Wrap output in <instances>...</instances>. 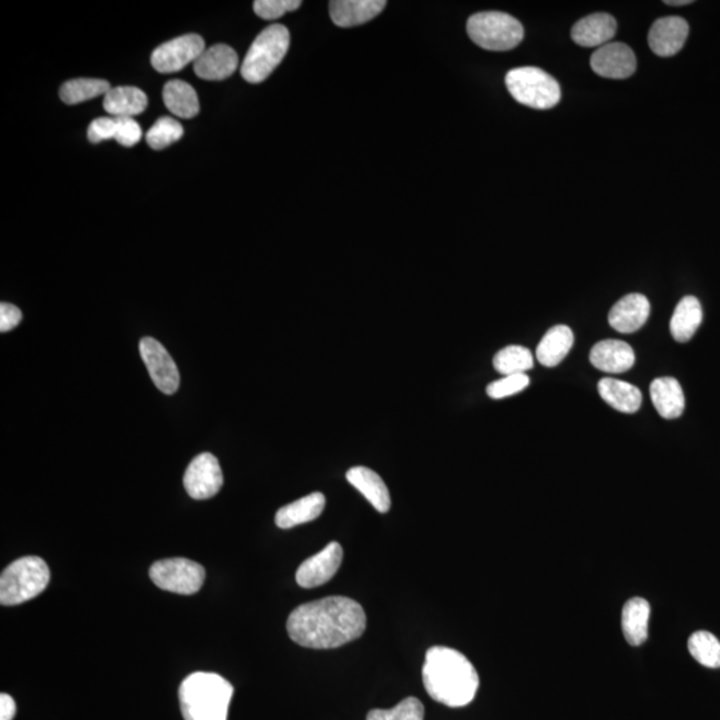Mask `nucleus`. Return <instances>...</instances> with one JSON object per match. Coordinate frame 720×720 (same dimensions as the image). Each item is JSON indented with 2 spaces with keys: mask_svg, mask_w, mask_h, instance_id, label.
<instances>
[{
  "mask_svg": "<svg viewBox=\"0 0 720 720\" xmlns=\"http://www.w3.org/2000/svg\"><path fill=\"white\" fill-rule=\"evenodd\" d=\"M366 612L347 596H327L300 604L287 620V632L299 646L328 650L359 639L366 630Z\"/></svg>",
  "mask_w": 720,
  "mask_h": 720,
  "instance_id": "obj_1",
  "label": "nucleus"
},
{
  "mask_svg": "<svg viewBox=\"0 0 720 720\" xmlns=\"http://www.w3.org/2000/svg\"><path fill=\"white\" fill-rule=\"evenodd\" d=\"M422 678L427 694L448 707L467 706L479 688V675L474 664L462 652L450 647L428 648Z\"/></svg>",
  "mask_w": 720,
  "mask_h": 720,
  "instance_id": "obj_2",
  "label": "nucleus"
},
{
  "mask_svg": "<svg viewBox=\"0 0 720 720\" xmlns=\"http://www.w3.org/2000/svg\"><path fill=\"white\" fill-rule=\"evenodd\" d=\"M234 687L212 672H194L179 687L184 720H227Z\"/></svg>",
  "mask_w": 720,
  "mask_h": 720,
  "instance_id": "obj_3",
  "label": "nucleus"
},
{
  "mask_svg": "<svg viewBox=\"0 0 720 720\" xmlns=\"http://www.w3.org/2000/svg\"><path fill=\"white\" fill-rule=\"evenodd\" d=\"M50 583V568L39 556H24L4 568L0 576V603L16 606L36 598Z\"/></svg>",
  "mask_w": 720,
  "mask_h": 720,
  "instance_id": "obj_4",
  "label": "nucleus"
},
{
  "mask_svg": "<svg viewBox=\"0 0 720 720\" xmlns=\"http://www.w3.org/2000/svg\"><path fill=\"white\" fill-rule=\"evenodd\" d=\"M290 47V31L282 24L264 28L251 44L240 72L248 83H262L282 63Z\"/></svg>",
  "mask_w": 720,
  "mask_h": 720,
  "instance_id": "obj_5",
  "label": "nucleus"
},
{
  "mask_svg": "<svg viewBox=\"0 0 720 720\" xmlns=\"http://www.w3.org/2000/svg\"><path fill=\"white\" fill-rule=\"evenodd\" d=\"M467 34L472 42L488 51H510L524 38L522 23L498 11L472 15L467 22Z\"/></svg>",
  "mask_w": 720,
  "mask_h": 720,
  "instance_id": "obj_6",
  "label": "nucleus"
},
{
  "mask_svg": "<svg viewBox=\"0 0 720 720\" xmlns=\"http://www.w3.org/2000/svg\"><path fill=\"white\" fill-rule=\"evenodd\" d=\"M506 86L512 98L535 110H548L559 103V83L538 67H519L508 71Z\"/></svg>",
  "mask_w": 720,
  "mask_h": 720,
  "instance_id": "obj_7",
  "label": "nucleus"
},
{
  "mask_svg": "<svg viewBox=\"0 0 720 720\" xmlns=\"http://www.w3.org/2000/svg\"><path fill=\"white\" fill-rule=\"evenodd\" d=\"M150 578L162 590L180 595L196 594L202 588L206 571L186 558L159 560L150 568Z\"/></svg>",
  "mask_w": 720,
  "mask_h": 720,
  "instance_id": "obj_8",
  "label": "nucleus"
},
{
  "mask_svg": "<svg viewBox=\"0 0 720 720\" xmlns=\"http://www.w3.org/2000/svg\"><path fill=\"white\" fill-rule=\"evenodd\" d=\"M206 50L202 36L188 34L179 36L155 48L151 55V64L160 74H172L183 70Z\"/></svg>",
  "mask_w": 720,
  "mask_h": 720,
  "instance_id": "obj_9",
  "label": "nucleus"
},
{
  "mask_svg": "<svg viewBox=\"0 0 720 720\" xmlns=\"http://www.w3.org/2000/svg\"><path fill=\"white\" fill-rule=\"evenodd\" d=\"M139 351L155 386L163 394H175L179 390V370L163 344L146 336L140 340Z\"/></svg>",
  "mask_w": 720,
  "mask_h": 720,
  "instance_id": "obj_10",
  "label": "nucleus"
},
{
  "mask_svg": "<svg viewBox=\"0 0 720 720\" xmlns=\"http://www.w3.org/2000/svg\"><path fill=\"white\" fill-rule=\"evenodd\" d=\"M184 488L192 499H210L223 486V472L218 459L210 452H203L192 459L184 474Z\"/></svg>",
  "mask_w": 720,
  "mask_h": 720,
  "instance_id": "obj_11",
  "label": "nucleus"
},
{
  "mask_svg": "<svg viewBox=\"0 0 720 720\" xmlns=\"http://www.w3.org/2000/svg\"><path fill=\"white\" fill-rule=\"evenodd\" d=\"M343 548L338 542L328 543L322 551L300 564L296 571V583L303 588L323 586L330 582L340 568Z\"/></svg>",
  "mask_w": 720,
  "mask_h": 720,
  "instance_id": "obj_12",
  "label": "nucleus"
},
{
  "mask_svg": "<svg viewBox=\"0 0 720 720\" xmlns=\"http://www.w3.org/2000/svg\"><path fill=\"white\" fill-rule=\"evenodd\" d=\"M591 68L603 78H630L636 70V56L627 44L608 43L592 54Z\"/></svg>",
  "mask_w": 720,
  "mask_h": 720,
  "instance_id": "obj_13",
  "label": "nucleus"
},
{
  "mask_svg": "<svg viewBox=\"0 0 720 720\" xmlns=\"http://www.w3.org/2000/svg\"><path fill=\"white\" fill-rule=\"evenodd\" d=\"M688 23L680 16H664L652 24L648 32V46L662 58L678 54L686 43Z\"/></svg>",
  "mask_w": 720,
  "mask_h": 720,
  "instance_id": "obj_14",
  "label": "nucleus"
},
{
  "mask_svg": "<svg viewBox=\"0 0 720 720\" xmlns=\"http://www.w3.org/2000/svg\"><path fill=\"white\" fill-rule=\"evenodd\" d=\"M651 306L646 296L628 294L614 304L608 314V323L622 334L640 330L650 316Z\"/></svg>",
  "mask_w": 720,
  "mask_h": 720,
  "instance_id": "obj_15",
  "label": "nucleus"
},
{
  "mask_svg": "<svg viewBox=\"0 0 720 720\" xmlns=\"http://www.w3.org/2000/svg\"><path fill=\"white\" fill-rule=\"evenodd\" d=\"M239 58L234 48L227 44H215L206 48L195 60V74L204 80H223L230 78L238 70Z\"/></svg>",
  "mask_w": 720,
  "mask_h": 720,
  "instance_id": "obj_16",
  "label": "nucleus"
},
{
  "mask_svg": "<svg viewBox=\"0 0 720 720\" xmlns=\"http://www.w3.org/2000/svg\"><path fill=\"white\" fill-rule=\"evenodd\" d=\"M590 360L596 370L622 374L634 366L635 354L630 344L623 340L607 339L592 347Z\"/></svg>",
  "mask_w": 720,
  "mask_h": 720,
  "instance_id": "obj_17",
  "label": "nucleus"
},
{
  "mask_svg": "<svg viewBox=\"0 0 720 720\" xmlns=\"http://www.w3.org/2000/svg\"><path fill=\"white\" fill-rule=\"evenodd\" d=\"M618 30V24L614 16L603 14H592L584 16L574 24L571 30V38L576 44L582 47H603L614 38Z\"/></svg>",
  "mask_w": 720,
  "mask_h": 720,
  "instance_id": "obj_18",
  "label": "nucleus"
},
{
  "mask_svg": "<svg viewBox=\"0 0 720 720\" xmlns=\"http://www.w3.org/2000/svg\"><path fill=\"white\" fill-rule=\"evenodd\" d=\"M386 6L384 0H334L330 15L338 27H355L375 19Z\"/></svg>",
  "mask_w": 720,
  "mask_h": 720,
  "instance_id": "obj_19",
  "label": "nucleus"
},
{
  "mask_svg": "<svg viewBox=\"0 0 720 720\" xmlns=\"http://www.w3.org/2000/svg\"><path fill=\"white\" fill-rule=\"evenodd\" d=\"M346 478L372 504L376 511L387 512L391 508V496L384 480L375 471L356 466L347 471Z\"/></svg>",
  "mask_w": 720,
  "mask_h": 720,
  "instance_id": "obj_20",
  "label": "nucleus"
},
{
  "mask_svg": "<svg viewBox=\"0 0 720 720\" xmlns=\"http://www.w3.org/2000/svg\"><path fill=\"white\" fill-rule=\"evenodd\" d=\"M324 506H326V498L322 492H312L310 495L303 496V498L279 508L275 515L276 526L288 530L299 524L312 522L319 518Z\"/></svg>",
  "mask_w": 720,
  "mask_h": 720,
  "instance_id": "obj_21",
  "label": "nucleus"
},
{
  "mask_svg": "<svg viewBox=\"0 0 720 720\" xmlns=\"http://www.w3.org/2000/svg\"><path fill=\"white\" fill-rule=\"evenodd\" d=\"M148 104L147 95L138 87L111 88L104 95L103 107L112 118H134L142 114Z\"/></svg>",
  "mask_w": 720,
  "mask_h": 720,
  "instance_id": "obj_22",
  "label": "nucleus"
},
{
  "mask_svg": "<svg viewBox=\"0 0 720 720\" xmlns=\"http://www.w3.org/2000/svg\"><path fill=\"white\" fill-rule=\"evenodd\" d=\"M650 395L658 414L664 419H676L683 414L684 394L675 378H658L651 383Z\"/></svg>",
  "mask_w": 720,
  "mask_h": 720,
  "instance_id": "obj_23",
  "label": "nucleus"
},
{
  "mask_svg": "<svg viewBox=\"0 0 720 720\" xmlns=\"http://www.w3.org/2000/svg\"><path fill=\"white\" fill-rule=\"evenodd\" d=\"M650 603L643 598H632L624 604L622 610V631L627 643L640 646L647 640L648 622H650Z\"/></svg>",
  "mask_w": 720,
  "mask_h": 720,
  "instance_id": "obj_24",
  "label": "nucleus"
},
{
  "mask_svg": "<svg viewBox=\"0 0 720 720\" xmlns=\"http://www.w3.org/2000/svg\"><path fill=\"white\" fill-rule=\"evenodd\" d=\"M598 391L604 402L623 414H634L642 406V392L623 380L600 379Z\"/></svg>",
  "mask_w": 720,
  "mask_h": 720,
  "instance_id": "obj_25",
  "label": "nucleus"
},
{
  "mask_svg": "<svg viewBox=\"0 0 720 720\" xmlns=\"http://www.w3.org/2000/svg\"><path fill=\"white\" fill-rule=\"evenodd\" d=\"M574 344V334L568 326H555L550 328L540 340L536 348V359L544 367L558 366Z\"/></svg>",
  "mask_w": 720,
  "mask_h": 720,
  "instance_id": "obj_26",
  "label": "nucleus"
},
{
  "mask_svg": "<svg viewBox=\"0 0 720 720\" xmlns=\"http://www.w3.org/2000/svg\"><path fill=\"white\" fill-rule=\"evenodd\" d=\"M703 320L700 302L695 296H684L676 306L670 322L672 338L679 343H686L698 331Z\"/></svg>",
  "mask_w": 720,
  "mask_h": 720,
  "instance_id": "obj_27",
  "label": "nucleus"
},
{
  "mask_svg": "<svg viewBox=\"0 0 720 720\" xmlns=\"http://www.w3.org/2000/svg\"><path fill=\"white\" fill-rule=\"evenodd\" d=\"M164 104L172 114L183 119H191L199 114L198 94L194 87L184 80L174 79L163 88Z\"/></svg>",
  "mask_w": 720,
  "mask_h": 720,
  "instance_id": "obj_28",
  "label": "nucleus"
},
{
  "mask_svg": "<svg viewBox=\"0 0 720 720\" xmlns=\"http://www.w3.org/2000/svg\"><path fill=\"white\" fill-rule=\"evenodd\" d=\"M110 90L107 80L82 78L68 80L60 87L59 95L66 104H79L106 95Z\"/></svg>",
  "mask_w": 720,
  "mask_h": 720,
  "instance_id": "obj_29",
  "label": "nucleus"
},
{
  "mask_svg": "<svg viewBox=\"0 0 720 720\" xmlns=\"http://www.w3.org/2000/svg\"><path fill=\"white\" fill-rule=\"evenodd\" d=\"M495 370L504 376L524 374L534 367L531 351L522 346H508L494 356Z\"/></svg>",
  "mask_w": 720,
  "mask_h": 720,
  "instance_id": "obj_30",
  "label": "nucleus"
},
{
  "mask_svg": "<svg viewBox=\"0 0 720 720\" xmlns=\"http://www.w3.org/2000/svg\"><path fill=\"white\" fill-rule=\"evenodd\" d=\"M688 651L696 662L708 668L720 667V642L708 631H698L688 639Z\"/></svg>",
  "mask_w": 720,
  "mask_h": 720,
  "instance_id": "obj_31",
  "label": "nucleus"
},
{
  "mask_svg": "<svg viewBox=\"0 0 720 720\" xmlns=\"http://www.w3.org/2000/svg\"><path fill=\"white\" fill-rule=\"evenodd\" d=\"M183 127L178 120L163 116L156 120L154 126L148 130L146 140L148 146L154 150H163L170 144L178 142L183 136Z\"/></svg>",
  "mask_w": 720,
  "mask_h": 720,
  "instance_id": "obj_32",
  "label": "nucleus"
},
{
  "mask_svg": "<svg viewBox=\"0 0 720 720\" xmlns=\"http://www.w3.org/2000/svg\"><path fill=\"white\" fill-rule=\"evenodd\" d=\"M367 720H424V706L418 698L410 696L391 710H371L367 714Z\"/></svg>",
  "mask_w": 720,
  "mask_h": 720,
  "instance_id": "obj_33",
  "label": "nucleus"
},
{
  "mask_svg": "<svg viewBox=\"0 0 720 720\" xmlns=\"http://www.w3.org/2000/svg\"><path fill=\"white\" fill-rule=\"evenodd\" d=\"M530 384V378L526 374L504 376L503 379L495 380L487 386V395L492 399H503L507 396L518 394Z\"/></svg>",
  "mask_w": 720,
  "mask_h": 720,
  "instance_id": "obj_34",
  "label": "nucleus"
},
{
  "mask_svg": "<svg viewBox=\"0 0 720 720\" xmlns=\"http://www.w3.org/2000/svg\"><path fill=\"white\" fill-rule=\"evenodd\" d=\"M302 6L300 0H256L255 14L264 20L279 19L280 16L298 10Z\"/></svg>",
  "mask_w": 720,
  "mask_h": 720,
  "instance_id": "obj_35",
  "label": "nucleus"
},
{
  "mask_svg": "<svg viewBox=\"0 0 720 720\" xmlns=\"http://www.w3.org/2000/svg\"><path fill=\"white\" fill-rule=\"evenodd\" d=\"M115 140L124 147H132L142 139L143 131L134 118H115Z\"/></svg>",
  "mask_w": 720,
  "mask_h": 720,
  "instance_id": "obj_36",
  "label": "nucleus"
},
{
  "mask_svg": "<svg viewBox=\"0 0 720 720\" xmlns=\"http://www.w3.org/2000/svg\"><path fill=\"white\" fill-rule=\"evenodd\" d=\"M116 123L115 118L104 116L92 120L88 126L87 136L91 143H100L103 140L115 139Z\"/></svg>",
  "mask_w": 720,
  "mask_h": 720,
  "instance_id": "obj_37",
  "label": "nucleus"
},
{
  "mask_svg": "<svg viewBox=\"0 0 720 720\" xmlns=\"http://www.w3.org/2000/svg\"><path fill=\"white\" fill-rule=\"evenodd\" d=\"M22 311L14 304H0V331L8 332L14 330L22 322Z\"/></svg>",
  "mask_w": 720,
  "mask_h": 720,
  "instance_id": "obj_38",
  "label": "nucleus"
},
{
  "mask_svg": "<svg viewBox=\"0 0 720 720\" xmlns=\"http://www.w3.org/2000/svg\"><path fill=\"white\" fill-rule=\"evenodd\" d=\"M15 714V700L8 694L0 695V720H12Z\"/></svg>",
  "mask_w": 720,
  "mask_h": 720,
  "instance_id": "obj_39",
  "label": "nucleus"
},
{
  "mask_svg": "<svg viewBox=\"0 0 720 720\" xmlns=\"http://www.w3.org/2000/svg\"><path fill=\"white\" fill-rule=\"evenodd\" d=\"M692 0H666L664 4H667V6H687V4H691Z\"/></svg>",
  "mask_w": 720,
  "mask_h": 720,
  "instance_id": "obj_40",
  "label": "nucleus"
}]
</instances>
